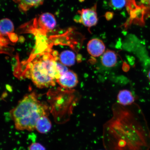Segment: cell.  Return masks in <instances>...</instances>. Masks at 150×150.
I'll return each mask as SVG.
<instances>
[{
    "mask_svg": "<svg viewBox=\"0 0 150 150\" xmlns=\"http://www.w3.org/2000/svg\"><path fill=\"white\" fill-rule=\"evenodd\" d=\"M112 117L103 126L106 150H149L150 132L137 105L112 106Z\"/></svg>",
    "mask_w": 150,
    "mask_h": 150,
    "instance_id": "cell-1",
    "label": "cell"
},
{
    "mask_svg": "<svg viewBox=\"0 0 150 150\" xmlns=\"http://www.w3.org/2000/svg\"><path fill=\"white\" fill-rule=\"evenodd\" d=\"M56 52L52 55L47 52L39 54V57L28 64V76L37 87L42 88L55 86L60 77L56 65Z\"/></svg>",
    "mask_w": 150,
    "mask_h": 150,
    "instance_id": "cell-2",
    "label": "cell"
},
{
    "mask_svg": "<svg viewBox=\"0 0 150 150\" xmlns=\"http://www.w3.org/2000/svg\"><path fill=\"white\" fill-rule=\"evenodd\" d=\"M47 108L32 93L26 95L20 101L12 112L15 127L20 131H33L38 120L47 116Z\"/></svg>",
    "mask_w": 150,
    "mask_h": 150,
    "instance_id": "cell-3",
    "label": "cell"
},
{
    "mask_svg": "<svg viewBox=\"0 0 150 150\" xmlns=\"http://www.w3.org/2000/svg\"><path fill=\"white\" fill-rule=\"evenodd\" d=\"M56 26V20L54 15L50 13H45L33 20L32 31L45 35L53 30Z\"/></svg>",
    "mask_w": 150,
    "mask_h": 150,
    "instance_id": "cell-4",
    "label": "cell"
},
{
    "mask_svg": "<svg viewBox=\"0 0 150 150\" xmlns=\"http://www.w3.org/2000/svg\"><path fill=\"white\" fill-rule=\"evenodd\" d=\"M96 9V5H95L92 8L82 9L79 11L78 13L80 15L79 17H75V21L89 28L96 25L98 21Z\"/></svg>",
    "mask_w": 150,
    "mask_h": 150,
    "instance_id": "cell-5",
    "label": "cell"
},
{
    "mask_svg": "<svg viewBox=\"0 0 150 150\" xmlns=\"http://www.w3.org/2000/svg\"><path fill=\"white\" fill-rule=\"evenodd\" d=\"M56 82L62 87L72 89L77 85L78 83V76L74 71L69 70L61 75Z\"/></svg>",
    "mask_w": 150,
    "mask_h": 150,
    "instance_id": "cell-6",
    "label": "cell"
},
{
    "mask_svg": "<svg viewBox=\"0 0 150 150\" xmlns=\"http://www.w3.org/2000/svg\"><path fill=\"white\" fill-rule=\"evenodd\" d=\"M105 48L103 41L97 38L90 40L87 45L88 52L90 55L94 57H98L102 55L104 53Z\"/></svg>",
    "mask_w": 150,
    "mask_h": 150,
    "instance_id": "cell-7",
    "label": "cell"
},
{
    "mask_svg": "<svg viewBox=\"0 0 150 150\" xmlns=\"http://www.w3.org/2000/svg\"><path fill=\"white\" fill-rule=\"evenodd\" d=\"M118 103L123 106L130 105L134 104L135 99L132 93L127 90L120 91L117 96Z\"/></svg>",
    "mask_w": 150,
    "mask_h": 150,
    "instance_id": "cell-8",
    "label": "cell"
},
{
    "mask_svg": "<svg viewBox=\"0 0 150 150\" xmlns=\"http://www.w3.org/2000/svg\"><path fill=\"white\" fill-rule=\"evenodd\" d=\"M117 55L113 50H108L103 54L101 62L104 67H112L115 66L117 62Z\"/></svg>",
    "mask_w": 150,
    "mask_h": 150,
    "instance_id": "cell-9",
    "label": "cell"
},
{
    "mask_svg": "<svg viewBox=\"0 0 150 150\" xmlns=\"http://www.w3.org/2000/svg\"><path fill=\"white\" fill-rule=\"evenodd\" d=\"M52 127L51 122L46 115L42 116L38 120L35 125V129L40 134H45L49 132Z\"/></svg>",
    "mask_w": 150,
    "mask_h": 150,
    "instance_id": "cell-10",
    "label": "cell"
},
{
    "mask_svg": "<svg viewBox=\"0 0 150 150\" xmlns=\"http://www.w3.org/2000/svg\"><path fill=\"white\" fill-rule=\"evenodd\" d=\"M76 58V55L74 52L65 50L60 54L59 59L62 64L67 67H71L74 64Z\"/></svg>",
    "mask_w": 150,
    "mask_h": 150,
    "instance_id": "cell-11",
    "label": "cell"
},
{
    "mask_svg": "<svg viewBox=\"0 0 150 150\" xmlns=\"http://www.w3.org/2000/svg\"><path fill=\"white\" fill-rule=\"evenodd\" d=\"M14 31V24L10 20L5 18L1 20L0 22L1 37L9 36L13 33Z\"/></svg>",
    "mask_w": 150,
    "mask_h": 150,
    "instance_id": "cell-12",
    "label": "cell"
},
{
    "mask_svg": "<svg viewBox=\"0 0 150 150\" xmlns=\"http://www.w3.org/2000/svg\"><path fill=\"white\" fill-rule=\"evenodd\" d=\"M17 3L20 8L26 11L31 7L42 5L44 0H13Z\"/></svg>",
    "mask_w": 150,
    "mask_h": 150,
    "instance_id": "cell-13",
    "label": "cell"
},
{
    "mask_svg": "<svg viewBox=\"0 0 150 150\" xmlns=\"http://www.w3.org/2000/svg\"><path fill=\"white\" fill-rule=\"evenodd\" d=\"M127 1V0H110V4L114 8L120 9L125 6Z\"/></svg>",
    "mask_w": 150,
    "mask_h": 150,
    "instance_id": "cell-14",
    "label": "cell"
},
{
    "mask_svg": "<svg viewBox=\"0 0 150 150\" xmlns=\"http://www.w3.org/2000/svg\"><path fill=\"white\" fill-rule=\"evenodd\" d=\"M28 150H46L45 147L39 142L32 143L28 147Z\"/></svg>",
    "mask_w": 150,
    "mask_h": 150,
    "instance_id": "cell-15",
    "label": "cell"
},
{
    "mask_svg": "<svg viewBox=\"0 0 150 150\" xmlns=\"http://www.w3.org/2000/svg\"><path fill=\"white\" fill-rule=\"evenodd\" d=\"M56 65H57L58 70L59 71L60 74L61 76V75L65 74V73L69 71L68 69L67 66L61 63L57 62Z\"/></svg>",
    "mask_w": 150,
    "mask_h": 150,
    "instance_id": "cell-16",
    "label": "cell"
},
{
    "mask_svg": "<svg viewBox=\"0 0 150 150\" xmlns=\"http://www.w3.org/2000/svg\"><path fill=\"white\" fill-rule=\"evenodd\" d=\"M141 3L150 8V0H141Z\"/></svg>",
    "mask_w": 150,
    "mask_h": 150,
    "instance_id": "cell-17",
    "label": "cell"
},
{
    "mask_svg": "<svg viewBox=\"0 0 150 150\" xmlns=\"http://www.w3.org/2000/svg\"></svg>",
    "mask_w": 150,
    "mask_h": 150,
    "instance_id": "cell-18",
    "label": "cell"
}]
</instances>
